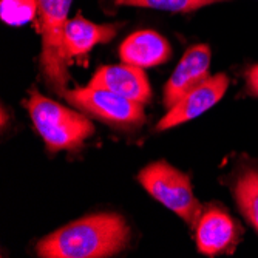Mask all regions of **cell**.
<instances>
[{
  "label": "cell",
  "mask_w": 258,
  "mask_h": 258,
  "mask_svg": "<svg viewBox=\"0 0 258 258\" xmlns=\"http://www.w3.org/2000/svg\"><path fill=\"white\" fill-rule=\"evenodd\" d=\"M37 13H39L37 0H2L0 2L2 20L14 27L31 22Z\"/></svg>",
  "instance_id": "cell-14"
},
{
  "label": "cell",
  "mask_w": 258,
  "mask_h": 258,
  "mask_svg": "<svg viewBox=\"0 0 258 258\" xmlns=\"http://www.w3.org/2000/svg\"><path fill=\"white\" fill-rule=\"evenodd\" d=\"M247 85L253 95L258 96V65L252 67L247 73Z\"/></svg>",
  "instance_id": "cell-15"
},
{
  "label": "cell",
  "mask_w": 258,
  "mask_h": 258,
  "mask_svg": "<svg viewBox=\"0 0 258 258\" xmlns=\"http://www.w3.org/2000/svg\"><path fill=\"white\" fill-rule=\"evenodd\" d=\"M233 195L243 215L258 232V169L244 170L237 178Z\"/></svg>",
  "instance_id": "cell-12"
},
{
  "label": "cell",
  "mask_w": 258,
  "mask_h": 258,
  "mask_svg": "<svg viewBox=\"0 0 258 258\" xmlns=\"http://www.w3.org/2000/svg\"><path fill=\"white\" fill-rule=\"evenodd\" d=\"M240 237L238 224L224 209L210 206L201 212L195 224L197 247L201 253L214 256L232 252Z\"/></svg>",
  "instance_id": "cell-7"
},
{
  "label": "cell",
  "mask_w": 258,
  "mask_h": 258,
  "mask_svg": "<svg viewBox=\"0 0 258 258\" xmlns=\"http://www.w3.org/2000/svg\"><path fill=\"white\" fill-rule=\"evenodd\" d=\"M210 50L207 45H195L185 51L164 88V105L172 108L185 93L209 78Z\"/></svg>",
  "instance_id": "cell-8"
},
{
  "label": "cell",
  "mask_w": 258,
  "mask_h": 258,
  "mask_svg": "<svg viewBox=\"0 0 258 258\" xmlns=\"http://www.w3.org/2000/svg\"><path fill=\"white\" fill-rule=\"evenodd\" d=\"M138 179L155 200L195 227L203 209L185 173L167 162L158 161L141 170Z\"/></svg>",
  "instance_id": "cell-4"
},
{
  "label": "cell",
  "mask_w": 258,
  "mask_h": 258,
  "mask_svg": "<svg viewBox=\"0 0 258 258\" xmlns=\"http://www.w3.org/2000/svg\"><path fill=\"white\" fill-rule=\"evenodd\" d=\"M130 241V229L114 214H99L78 220L37 244L45 258H104L121 252Z\"/></svg>",
  "instance_id": "cell-1"
},
{
  "label": "cell",
  "mask_w": 258,
  "mask_h": 258,
  "mask_svg": "<svg viewBox=\"0 0 258 258\" xmlns=\"http://www.w3.org/2000/svg\"><path fill=\"white\" fill-rule=\"evenodd\" d=\"M90 85L107 88L139 104H146L152 98V88L143 68L125 62L122 65L102 67L93 76Z\"/></svg>",
  "instance_id": "cell-9"
},
{
  "label": "cell",
  "mask_w": 258,
  "mask_h": 258,
  "mask_svg": "<svg viewBox=\"0 0 258 258\" xmlns=\"http://www.w3.org/2000/svg\"><path fill=\"white\" fill-rule=\"evenodd\" d=\"M122 62L149 68L159 63H164L170 56V45L161 34L143 30L128 36L119 48Z\"/></svg>",
  "instance_id": "cell-10"
},
{
  "label": "cell",
  "mask_w": 258,
  "mask_h": 258,
  "mask_svg": "<svg viewBox=\"0 0 258 258\" xmlns=\"http://www.w3.org/2000/svg\"><path fill=\"white\" fill-rule=\"evenodd\" d=\"M63 96L70 104L96 116L107 124L121 128L139 127L146 119L144 104L132 101L107 88L88 85L85 88L65 91Z\"/></svg>",
  "instance_id": "cell-5"
},
{
  "label": "cell",
  "mask_w": 258,
  "mask_h": 258,
  "mask_svg": "<svg viewBox=\"0 0 258 258\" xmlns=\"http://www.w3.org/2000/svg\"><path fill=\"white\" fill-rule=\"evenodd\" d=\"M218 2H224V0H116L118 5L153 8L172 13H190Z\"/></svg>",
  "instance_id": "cell-13"
},
{
  "label": "cell",
  "mask_w": 258,
  "mask_h": 258,
  "mask_svg": "<svg viewBox=\"0 0 258 258\" xmlns=\"http://www.w3.org/2000/svg\"><path fill=\"white\" fill-rule=\"evenodd\" d=\"M227 87L229 78L226 75L207 78L189 93H185L172 108H169L167 114H164L162 119L158 122L156 130L164 132L198 118L224 96Z\"/></svg>",
  "instance_id": "cell-6"
},
{
  "label": "cell",
  "mask_w": 258,
  "mask_h": 258,
  "mask_svg": "<svg viewBox=\"0 0 258 258\" xmlns=\"http://www.w3.org/2000/svg\"><path fill=\"white\" fill-rule=\"evenodd\" d=\"M118 23L98 25V23H93L82 17L68 20L65 28L67 57H78L87 54L95 45L111 40L118 33Z\"/></svg>",
  "instance_id": "cell-11"
},
{
  "label": "cell",
  "mask_w": 258,
  "mask_h": 258,
  "mask_svg": "<svg viewBox=\"0 0 258 258\" xmlns=\"http://www.w3.org/2000/svg\"><path fill=\"white\" fill-rule=\"evenodd\" d=\"M42 33V73L59 95H65L68 72L65 53V28L68 10L73 0H37Z\"/></svg>",
  "instance_id": "cell-3"
},
{
  "label": "cell",
  "mask_w": 258,
  "mask_h": 258,
  "mask_svg": "<svg viewBox=\"0 0 258 258\" xmlns=\"http://www.w3.org/2000/svg\"><path fill=\"white\" fill-rule=\"evenodd\" d=\"M31 121L50 152L73 150L95 133L85 116L34 91L28 101Z\"/></svg>",
  "instance_id": "cell-2"
}]
</instances>
